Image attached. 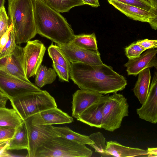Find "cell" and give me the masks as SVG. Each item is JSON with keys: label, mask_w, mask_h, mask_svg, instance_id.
<instances>
[{"label": "cell", "mask_w": 157, "mask_h": 157, "mask_svg": "<svg viewBox=\"0 0 157 157\" xmlns=\"http://www.w3.org/2000/svg\"><path fill=\"white\" fill-rule=\"evenodd\" d=\"M70 78L80 89L106 94L124 90L127 81L110 67L103 63L90 65L71 63Z\"/></svg>", "instance_id": "cell-1"}, {"label": "cell", "mask_w": 157, "mask_h": 157, "mask_svg": "<svg viewBox=\"0 0 157 157\" xmlns=\"http://www.w3.org/2000/svg\"><path fill=\"white\" fill-rule=\"evenodd\" d=\"M33 2L37 34L58 45L71 41L75 34L66 19L42 0Z\"/></svg>", "instance_id": "cell-2"}, {"label": "cell", "mask_w": 157, "mask_h": 157, "mask_svg": "<svg viewBox=\"0 0 157 157\" xmlns=\"http://www.w3.org/2000/svg\"><path fill=\"white\" fill-rule=\"evenodd\" d=\"M8 15L17 44L27 43L37 34L33 0H8Z\"/></svg>", "instance_id": "cell-3"}, {"label": "cell", "mask_w": 157, "mask_h": 157, "mask_svg": "<svg viewBox=\"0 0 157 157\" xmlns=\"http://www.w3.org/2000/svg\"><path fill=\"white\" fill-rule=\"evenodd\" d=\"M10 101L23 121L44 110L57 107L54 98L46 90L24 94Z\"/></svg>", "instance_id": "cell-4"}, {"label": "cell", "mask_w": 157, "mask_h": 157, "mask_svg": "<svg viewBox=\"0 0 157 157\" xmlns=\"http://www.w3.org/2000/svg\"><path fill=\"white\" fill-rule=\"evenodd\" d=\"M92 154L86 144L58 136L47 140L37 149L35 157H90Z\"/></svg>", "instance_id": "cell-5"}, {"label": "cell", "mask_w": 157, "mask_h": 157, "mask_svg": "<svg viewBox=\"0 0 157 157\" xmlns=\"http://www.w3.org/2000/svg\"><path fill=\"white\" fill-rule=\"evenodd\" d=\"M129 105L123 95L114 92L104 104L101 128L113 132L121 126L123 118L128 116Z\"/></svg>", "instance_id": "cell-6"}, {"label": "cell", "mask_w": 157, "mask_h": 157, "mask_svg": "<svg viewBox=\"0 0 157 157\" xmlns=\"http://www.w3.org/2000/svg\"><path fill=\"white\" fill-rule=\"evenodd\" d=\"M27 130L28 147L26 157H35L37 149L47 140L58 136L52 125H36L29 118L24 121Z\"/></svg>", "instance_id": "cell-7"}, {"label": "cell", "mask_w": 157, "mask_h": 157, "mask_svg": "<svg viewBox=\"0 0 157 157\" xmlns=\"http://www.w3.org/2000/svg\"><path fill=\"white\" fill-rule=\"evenodd\" d=\"M46 48L38 40H29L23 48V66L26 77L35 75L42 62Z\"/></svg>", "instance_id": "cell-8"}, {"label": "cell", "mask_w": 157, "mask_h": 157, "mask_svg": "<svg viewBox=\"0 0 157 157\" xmlns=\"http://www.w3.org/2000/svg\"><path fill=\"white\" fill-rule=\"evenodd\" d=\"M41 90L30 81H27L0 71V91L10 100L27 93Z\"/></svg>", "instance_id": "cell-9"}, {"label": "cell", "mask_w": 157, "mask_h": 157, "mask_svg": "<svg viewBox=\"0 0 157 157\" xmlns=\"http://www.w3.org/2000/svg\"><path fill=\"white\" fill-rule=\"evenodd\" d=\"M61 48L70 62L90 65H98L103 63L98 50L94 51L79 47L71 41L62 45Z\"/></svg>", "instance_id": "cell-10"}, {"label": "cell", "mask_w": 157, "mask_h": 157, "mask_svg": "<svg viewBox=\"0 0 157 157\" xmlns=\"http://www.w3.org/2000/svg\"><path fill=\"white\" fill-rule=\"evenodd\" d=\"M141 107L136 109L142 119L152 124L157 122V72H155L147 97Z\"/></svg>", "instance_id": "cell-11"}, {"label": "cell", "mask_w": 157, "mask_h": 157, "mask_svg": "<svg viewBox=\"0 0 157 157\" xmlns=\"http://www.w3.org/2000/svg\"><path fill=\"white\" fill-rule=\"evenodd\" d=\"M0 71L23 80L30 81L26 77L24 69L23 48L17 45L12 54L0 59Z\"/></svg>", "instance_id": "cell-12"}, {"label": "cell", "mask_w": 157, "mask_h": 157, "mask_svg": "<svg viewBox=\"0 0 157 157\" xmlns=\"http://www.w3.org/2000/svg\"><path fill=\"white\" fill-rule=\"evenodd\" d=\"M29 118L36 125L69 124L74 121L72 117L57 107L44 110Z\"/></svg>", "instance_id": "cell-13"}, {"label": "cell", "mask_w": 157, "mask_h": 157, "mask_svg": "<svg viewBox=\"0 0 157 157\" xmlns=\"http://www.w3.org/2000/svg\"><path fill=\"white\" fill-rule=\"evenodd\" d=\"M157 53V49H148L138 57L129 59L124 65L128 74L136 76L146 69L154 67L156 69Z\"/></svg>", "instance_id": "cell-14"}, {"label": "cell", "mask_w": 157, "mask_h": 157, "mask_svg": "<svg viewBox=\"0 0 157 157\" xmlns=\"http://www.w3.org/2000/svg\"><path fill=\"white\" fill-rule=\"evenodd\" d=\"M103 95L98 93L80 89L72 95V116L77 118L89 106L98 101Z\"/></svg>", "instance_id": "cell-15"}, {"label": "cell", "mask_w": 157, "mask_h": 157, "mask_svg": "<svg viewBox=\"0 0 157 157\" xmlns=\"http://www.w3.org/2000/svg\"><path fill=\"white\" fill-rule=\"evenodd\" d=\"M109 94L103 95L86 109L77 119L91 127L101 128L103 119L102 110Z\"/></svg>", "instance_id": "cell-16"}, {"label": "cell", "mask_w": 157, "mask_h": 157, "mask_svg": "<svg viewBox=\"0 0 157 157\" xmlns=\"http://www.w3.org/2000/svg\"><path fill=\"white\" fill-rule=\"evenodd\" d=\"M105 155L117 157L147 156V150L123 146L116 141L106 142Z\"/></svg>", "instance_id": "cell-17"}, {"label": "cell", "mask_w": 157, "mask_h": 157, "mask_svg": "<svg viewBox=\"0 0 157 157\" xmlns=\"http://www.w3.org/2000/svg\"><path fill=\"white\" fill-rule=\"evenodd\" d=\"M108 2L121 13L134 20L148 23L151 17L150 10H147L114 0H110Z\"/></svg>", "instance_id": "cell-18"}, {"label": "cell", "mask_w": 157, "mask_h": 157, "mask_svg": "<svg viewBox=\"0 0 157 157\" xmlns=\"http://www.w3.org/2000/svg\"><path fill=\"white\" fill-rule=\"evenodd\" d=\"M138 75L133 91L140 103L142 104L147 97L150 88L151 78L150 69H146Z\"/></svg>", "instance_id": "cell-19"}, {"label": "cell", "mask_w": 157, "mask_h": 157, "mask_svg": "<svg viewBox=\"0 0 157 157\" xmlns=\"http://www.w3.org/2000/svg\"><path fill=\"white\" fill-rule=\"evenodd\" d=\"M28 140L27 133L24 122L16 128L13 137L8 141V150H27Z\"/></svg>", "instance_id": "cell-20"}, {"label": "cell", "mask_w": 157, "mask_h": 157, "mask_svg": "<svg viewBox=\"0 0 157 157\" xmlns=\"http://www.w3.org/2000/svg\"><path fill=\"white\" fill-rule=\"evenodd\" d=\"M24 121L13 108H0V127L16 128Z\"/></svg>", "instance_id": "cell-21"}, {"label": "cell", "mask_w": 157, "mask_h": 157, "mask_svg": "<svg viewBox=\"0 0 157 157\" xmlns=\"http://www.w3.org/2000/svg\"><path fill=\"white\" fill-rule=\"evenodd\" d=\"M53 128L59 136L68 140L80 144H88L89 145L93 143L88 136L76 132L68 127L53 126Z\"/></svg>", "instance_id": "cell-22"}, {"label": "cell", "mask_w": 157, "mask_h": 157, "mask_svg": "<svg viewBox=\"0 0 157 157\" xmlns=\"http://www.w3.org/2000/svg\"><path fill=\"white\" fill-rule=\"evenodd\" d=\"M35 76L36 85L41 88L47 84L53 83L56 79L57 75L53 68H48L41 65Z\"/></svg>", "instance_id": "cell-23"}, {"label": "cell", "mask_w": 157, "mask_h": 157, "mask_svg": "<svg viewBox=\"0 0 157 157\" xmlns=\"http://www.w3.org/2000/svg\"><path fill=\"white\" fill-rule=\"evenodd\" d=\"M72 41L76 45L82 48L98 51L97 41L95 34H82L75 35Z\"/></svg>", "instance_id": "cell-24"}, {"label": "cell", "mask_w": 157, "mask_h": 157, "mask_svg": "<svg viewBox=\"0 0 157 157\" xmlns=\"http://www.w3.org/2000/svg\"><path fill=\"white\" fill-rule=\"evenodd\" d=\"M52 8L60 13L68 12L72 8L84 5L81 0H42Z\"/></svg>", "instance_id": "cell-25"}, {"label": "cell", "mask_w": 157, "mask_h": 157, "mask_svg": "<svg viewBox=\"0 0 157 157\" xmlns=\"http://www.w3.org/2000/svg\"><path fill=\"white\" fill-rule=\"evenodd\" d=\"M48 51L53 63L61 65L70 71L71 63L59 46L52 43L49 46Z\"/></svg>", "instance_id": "cell-26"}, {"label": "cell", "mask_w": 157, "mask_h": 157, "mask_svg": "<svg viewBox=\"0 0 157 157\" xmlns=\"http://www.w3.org/2000/svg\"><path fill=\"white\" fill-rule=\"evenodd\" d=\"M88 136L93 142L89 145L95 149L96 152L105 155L106 140L102 133L98 132L92 133Z\"/></svg>", "instance_id": "cell-27"}, {"label": "cell", "mask_w": 157, "mask_h": 157, "mask_svg": "<svg viewBox=\"0 0 157 157\" xmlns=\"http://www.w3.org/2000/svg\"><path fill=\"white\" fill-rule=\"evenodd\" d=\"M15 38V33L13 26L9 40L4 47L0 51V59L10 55L13 52L17 45Z\"/></svg>", "instance_id": "cell-28"}, {"label": "cell", "mask_w": 157, "mask_h": 157, "mask_svg": "<svg viewBox=\"0 0 157 157\" xmlns=\"http://www.w3.org/2000/svg\"><path fill=\"white\" fill-rule=\"evenodd\" d=\"M145 50V49L137 44L136 42L132 43L125 48V55L129 59L138 57Z\"/></svg>", "instance_id": "cell-29"}, {"label": "cell", "mask_w": 157, "mask_h": 157, "mask_svg": "<svg viewBox=\"0 0 157 157\" xmlns=\"http://www.w3.org/2000/svg\"><path fill=\"white\" fill-rule=\"evenodd\" d=\"M9 18L4 6L0 10V38L9 29Z\"/></svg>", "instance_id": "cell-30"}, {"label": "cell", "mask_w": 157, "mask_h": 157, "mask_svg": "<svg viewBox=\"0 0 157 157\" xmlns=\"http://www.w3.org/2000/svg\"><path fill=\"white\" fill-rule=\"evenodd\" d=\"M107 1L110 0H106ZM135 6L144 10H149L151 5L147 0H114Z\"/></svg>", "instance_id": "cell-31"}, {"label": "cell", "mask_w": 157, "mask_h": 157, "mask_svg": "<svg viewBox=\"0 0 157 157\" xmlns=\"http://www.w3.org/2000/svg\"><path fill=\"white\" fill-rule=\"evenodd\" d=\"M52 66L60 80L69 82L70 78L69 71L55 63H53Z\"/></svg>", "instance_id": "cell-32"}, {"label": "cell", "mask_w": 157, "mask_h": 157, "mask_svg": "<svg viewBox=\"0 0 157 157\" xmlns=\"http://www.w3.org/2000/svg\"><path fill=\"white\" fill-rule=\"evenodd\" d=\"M16 128L0 127V142L11 139L14 135Z\"/></svg>", "instance_id": "cell-33"}, {"label": "cell", "mask_w": 157, "mask_h": 157, "mask_svg": "<svg viewBox=\"0 0 157 157\" xmlns=\"http://www.w3.org/2000/svg\"><path fill=\"white\" fill-rule=\"evenodd\" d=\"M138 45L141 46L146 50L157 48V40H151L147 39L139 40L136 42Z\"/></svg>", "instance_id": "cell-34"}, {"label": "cell", "mask_w": 157, "mask_h": 157, "mask_svg": "<svg viewBox=\"0 0 157 157\" xmlns=\"http://www.w3.org/2000/svg\"><path fill=\"white\" fill-rule=\"evenodd\" d=\"M150 10L151 16L148 23L152 29L156 30L157 29V8L152 7Z\"/></svg>", "instance_id": "cell-35"}, {"label": "cell", "mask_w": 157, "mask_h": 157, "mask_svg": "<svg viewBox=\"0 0 157 157\" xmlns=\"http://www.w3.org/2000/svg\"><path fill=\"white\" fill-rule=\"evenodd\" d=\"M12 27L13 25L11 23H10L8 30L0 38V51L4 47L9 40Z\"/></svg>", "instance_id": "cell-36"}, {"label": "cell", "mask_w": 157, "mask_h": 157, "mask_svg": "<svg viewBox=\"0 0 157 157\" xmlns=\"http://www.w3.org/2000/svg\"><path fill=\"white\" fill-rule=\"evenodd\" d=\"M8 141L0 142V157H7Z\"/></svg>", "instance_id": "cell-37"}, {"label": "cell", "mask_w": 157, "mask_h": 157, "mask_svg": "<svg viewBox=\"0 0 157 157\" xmlns=\"http://www.w3.org/2000/svg\"><path fill=\"white\" fill-rule=\"evenodd\" d=\"M84 5H90L93 7H97L100 6L98 0H81Z\"/></svg>", "instance_id": "cell-38"}, {"label": "cell", "mask_w": 157, "mask_h": 157, "mask_svg": "<svg viewBox=\"0 0 157 157\" xmlns=\"http://www.w3.org/2000/svg\"><path fill=\"white\" fill-rule=\"evenodd\" d=\"M147 157H157V147H148L147 150Z\"/></svg>", "instance_id": "cell-39"}, {"label": "cell", "mask_w": 157, "mask_h": 157, "mask_svg": "<svg viewBox=\"0 0 157 157\" xmlns=\"http://www.w3.org/2000/svg\"><path fill=\"white\" fill-rule=\"evenodd\" d=\"M7 98H4L0 100V108L6 107V105L8 100Z\"/></svg>", "instance_id": "cell-40"}, {"label": "cell", "mask_w": 157, "mask_h": 157, "mask_svg": "<svg viewBox=\"0 0 157 157\" xmlns=\"http://www.w3.org/2000/svg\"><path fill=\"white\" fill-rule=\"evenodd\" d=\"M152 7L157 8V0H147Z\"/></svg>", "instance_id": "cell-41"}, {"label": "cell", "mask_w": 157, "mask_h": 157, "mask_svg": "<svg viewBox=\"0 0 157 157\" xmlns=\"http://www.w3.org/2000/svg\"><path fill=\"white\" fill-rule=\"evenodd\" d=\"M6 98H8L6 96L0 91V100Z\"/></svg>", "instance_id": "cell-42"}, {"label": "cell", "mask_w": 157, "mask_h": 157, "mask_svg": "<svg viewBox=\"0 0 157 157\" xmlns=\"http://www.w3.org/2000/svg\"><path fill=\"white\" fill-rule=\"evenodd\" d=\"M5 0H0V10L2 7L4 6Z\"/></svg>", "instance_id": "cell-43"}]
</instances>
